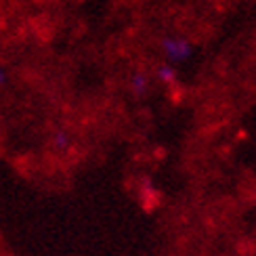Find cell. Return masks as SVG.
Listing matches in <instances>:
<instances>
[{"label":"cell","instance_id":"3957f363","mask_svg":"<svg viewBox=\"0 0 256 256\" xmlns=\"http://www.w3.org/2000/svg\"><path fill=\"white\" fill-rule=\"evenodd\" d=\"M52 147L57 149V152H68L72 147V134L68 130H55L52 132V138H50Z\"/></svg>","mask_w":256,"mask_h":256},{"label":"cell","instance_id":"277c9868","mask_svg":"<svg viewBox=\"0 0 256 256\" xmlns=\"http://www.w3.org/2000/svg\"><path fill=\"white\" fill-rule=\"evenodd\" d=\"M156 74L164 84H172L176 80V68L172 66V63H162V66H158Z\"/></svg>","mask_w":256,"mask_h":256},{"label":"cell","instance_id":"5b68a950","mask_svg":"<svg viewBox=\"0 0 256 256\" xmlns=\"http://www.w3.org/2000/svg\"><path fill=\"white\" fill-rule=\"evenodd\" d=\"M4 82H6V72L2 66H0V84H4Z\"/></svg>","mask_w":256,"mask_h":256},{"label":"cell","instance_id":"7a4b0ae2","mask_svg":"<svg viewBox=\"0 0 256 256\" xmlns=\"http://www.w3.org/2000/svg\"><path fill=\"white\" fill-rule=\"evenodd\" d=\"M130 90L136 99H143L145 94L149 92V78H147V74L141 72V70H136L132 72V76H130Z\"/></svg>","mask_w":256,"mask_h":256},{"label":"cell","instance_id":"6da1fadb","mask_svg":"<svg viewBox=\"0 0 256 256\" xmlns=\"http://www.w3.org/2000/svg\"><path fill=\"white\" fill-rule=\"evenodd\" d=\"M160 44H162L164 55L168 57V63H172V66H176V63H183V61L191 59V55H194V44H191L187 38L164 36Z\"/></svg>","mask_w":256,"mask_h":256}]
</instances>
